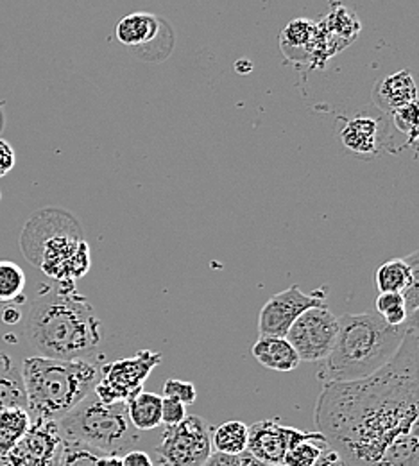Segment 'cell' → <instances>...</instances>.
Segmentation results:
<instances>
[{"label": "cell", "mask_w": 419, "mask_h": 466, "mask_svg": "<svg viewBox=\"0 0 419 466\" xmlns=\"http://www.w3.org/2000/svg\"><path fill=\"white\" fill-rule=\"evenodd\" d=\"M314 421L344 466H419V334L354 382H326Z\"/></svg>", "instance_id": "cell-1"}, {"label": "cell", "mask_w": 419, "mask_h": 466, "mask_svg": "<svg viewBox=\"0 0 419 466\" xmlns=\"http://www.w3.org/2000/svg\"><path fill=\"white\" fill-rule=\"evenodd\" d=\"M25 339L38 355L53 359H99L101 319L75 282L40 284L27 319Z\"/></svg>", "instance_id": "cell-2"}, {"label": "cell", "mask_w": 419, "mask_h": 466, "mask_svg": "<svg viewBox=\"0 0 419 466\" xmlns=\"http://www.w3.org/2000/svg\"><path fill=\"white\" fill-rule=\"evenodd\" d=\"M407 334L405 325H389L376 310L344 314L330 355L317 371L321 382H354L384 368Z\"/></svg>", "instance_id": "cell-3"}, {"label": "cell", "mask_w": 419, "mask_h": 466, "mask_svg": "<svg viewBox=\"0 0 419 466\" xmlns=\"http://www.w3.org/2000/svg\"><path fill=\"white\" fill-rule=\"evenodd\" d=\"M24 257L55 282H75L92 266L90 246L79 219L58 207L29 216L20 235Z\"/></svg>", "instance_id": "cell-4"}, {"label": "cell", "mask_w": 419, "mask_h": 466, "mask_svg": "<svg viewBox=\"0 0 419 466\" xmlns=\"http://www.w3.org/2000/svg\"><path fill=\"white\" fill-rule=\"evenodd\" d=\"M99 359H53L27 357L22 377L27 393V409L36 418H61L86 399L101 379Z\"/></svg>", "instance_id": "cell-5"}, {"label": "cell", "mask_w": 419, "mask_h": 466, "mask_svg": "<svg viewBox=\"0 0 419 466\" xmlns=\"http://www.w3.org/2000/svg\"><path fill=\"white\" fill-rule=\"evenodd\" d=\"M65 443L86 447L103 456H124L140 440L129 420L127 402L106 404L92 391L60 421Z\"/></svg>", "instance_id": "cell-6"}, {"label": "cell", "mask_w": 419, "mask_h": 466, "mask_svg": "<svg viewBox=\"0 0 419 466\" xmlns=\"http://www.w3.org/2000/svg\"><path fill=\"white\" fill-rule=\"evenodd\" d=\"M160 466H201L214 452L212 427L195 414L169 425L155 449Z\"/></svg>", "instance_id": "cell-7"}, {"label": "cell", "mask_w": 419, "mask_h": 466, "mask_svg": "<svg viewBox=\"0 0 419 466\" xmlns=\"http://www.w3.org/2000/svg\"><path fill=\"white\" fill-rule=\"evenodd\" d=\"M164 357L153 350H140L133 357L117 359L101 366V379L94 388L97 399L106 404L127 402L144 390L151 371L162 364Z\"/></svg>", "instance_id": "cell-8"}, {"label": "cell", "mask_w": 419, "mask_h": 466, "mask_svg": "<svg viewBox=\"0 0 419 466\" xmlns=\"http://www.w3.org/2000/svg\"><path fill=\"white\" fill-rule=\"evenodd\" d=\"M339 318L328 307H312L291 325L285 339L298 351L304 362H323L335 345Z\"/></svg>", "instance_id": "cell-9"}, {"label": "cell", "mask_w": 419, "mask_h": 466, "mask_svg": "<svg viewBox=\"0 0 419 466\" xmlns=\"http://www.w3.org/2000/svg\"><path fill=\"white\" fill-rule=\"evenodd\" d=\"M63 449L60 423L36 418L18 443L0 456V466H60Z\"/></svg>", "instance_id": "cell-10"}, {"label": "cell", "mask_w": 419, "mask_h": 466, "mask_svg": "<svg viewBox=\"0 0 419 466\" xmlns=\"http://www.w3.org/2000/svg\"><path fill=\"white\" fill-rule=\"evenodd\" d=\"M312 307H326L324 289L306 294L301 291L300 286H291L271 296L258 314V334L285 338L291 325Z\"/></svg>", "instance_id": "cell-11"}, {"label": "cell", "mask_w": 419, "mask_h": 466, "mask_svg": "<svg viewBox=\"0 0 419 466\" xmlns=\"http://www.w3.org/2000/svg\"><path fill=\"white\" fill-rule=\"evenodd\" d=\"M303 431L282 425L278 420H262L249 427L247 452L269 465H284V458Z\"/></svg>", "instance_id": "cell-12"}, {"label": "cell", "mask_w": 419, "mask_h": 466, "mask_svg": "<svg viewBox=\"0 0 419 466\" xmlns=\"http://www.w3.org/2000/svg\"><path fill=\"white\" fill-rule=\"evenodd\" d=\"M416 99L418 86L409 70H400L384 77L374 90V103L387 112H394Z\"/></svg>", "instance_id": "cell-13"}, {"label": "cell", "mask_w": 419, "mask_h": 466, "mask_svg": "<svg viewBox=\"0 0 419 466\" xmlns=\"http://www.w3.org/2000/svg\"><path fill=\"white\" fill-rule=\"evenodd\" d=\"M253 357L265 368L280 373L294 371L301 359L294 347L280 336H260L253 345Z\"/></svg>", "instance_id": "cell-14"}, {"label": "cell", "mask_w": 419, "mask_h": 466, "mask_svg": "<svg viewBox=\"0 0 419 466\" xmlns=\"http://www.w3.org/2000/svg\"><path fill=\"white\" fill-rule=\"evenodd\" d=\"M343 144L359 157H373L380 146V120L374 116H357L341 131Z\"/></svg>", "instance_id": "cell-15"}, {"label": "cell", "mask_w": 419, "mask_h": 466, "mask_svg": "<svg viewBox=\"0 0 419 466\" xmlns=\"http://www.w3.org/2000/svg\"><path fill=\"white\" fill-rule=\"evenodd\" d=\"M160 25L162 20L156 15L131 13L117 24L115 36L125 47H142L158 36Z\"/></svg>", "instance_id": "cell-16"}, {"label": "cell", "mask_w": 419, "mask_h": 466, "mask_svg": "<svg viewBox=\"0 0 419 466\" xmlns=\"http://www.w3.org/2000/svg\"><path fill=\"white\" fill-rule=\"evenodd\" d=\"M9 408H27V393L22 370L0 351V410Z\"/></svg>", "instance_id": "cell-17"}, {"label": "cell", "mask_w": 419, "mask_h": 466, "mask_svg": "<svg viewBox=\"0 0 419 466\" xmlns=\"http://www.w3.org/2000/svg\"><path fill=\"white\" fill-rule=\"evenodd\" d=\"M162 399L156 393L140 391L127 400L129 420L138 431H153L162 425Z\"/></svg>", "instance_id": "cell-18"}, {"label": "cell", "mask_w": 419, "mask_h": 466, "mask_svg": "<svg viewBox=\"0 0 419 466\" xmlns=\"http://www.w3.org/2000/svg\"><path fill=\"white\" fill-rule=\"evenodd\" d=\"M328 447L330 443L321 431L303 432L287 451L284 466H312Z\"/></svg>", "instance_id": "cell-19"}, {"label": "cell", "mask_w": 419, "mask_h": 466, "mask_svg": "<svg viewBox=\"0 0 419 466\" xmlns=\"http://www.w3.org/2000/svg\"><path fill=\"white\" fill-rule=\"evenodd\" d=\"M31 412L27 408L0 410V456H4L31 427Z\"/></svg>", "instance_id": "cell-20"}, {"label": "cell", "mask_w": 419, "mask_h": 466, "mask_svg": "<svg viewBox=\"0 0 419 466\" xmlns=\"http://www.w3.org/2000/svg\"><path fill=\"white\" fill-rule=\"evenodd\" d=\"M247 436H249V427L245 423L237 420L226 421L212 429V447L223 454L240 456L247 449Z\"/></svg>", "instance_id": "cell-21"}, {"label": "cell", "mask_w": 419, "mask_h": 466, "mask_svg": "<svg viewBox=\"0 0 419 466\" xmlns=\"http://www.w3.org/2000/svg\"><path fill=\"white\" fill-rule=\"evenodd\" d=\"M27 277L24 269L11 260H0V305L24 303Z\"/></svg>", "instance_id": "cell-22"}, {"label": "cell", "mask_w": 419, "mask_h": 466, "mask_svg": "<svg viewBox=\"0 0 419 466\" xmlns=\"http://www.w3.org/2000/svg\"><path fill=\"white\" fill-rule=\"evenodd\" d=\"M411 282V269L404 258L384 262L374 271V286L380 292H404Z\"/></svg>", "instance_id": "cell-23"}, {"label": "cell", "mask_w": 419, "mask_h": 466, "mask_svg": "<svg viewBox=\"0 0 419 466\" xmlns=\"http://www.w3.org/2000/svg\"><path fill=\"white\" fill-rule=\"evenodd\" d=\"M317 36H319L317 24H314L312 20H306V18L293 20L282 33V49L291 47V49H298L303 53L304 51L314 53Z\"/></svg>", "instance_id": "cell-24"}, {"label": "cell", "mask_w": 419, "mask_h": 466, "mask_svg": "<svg viewBox=\"0 0 419 466\" xmlns=\"http://www.w3.org/2000/svg\"><path fill=\"white\" fill-rule=\"evenodd\" d=\"M101 458L103 454L94 452L86 447L65 443L60 466H101Z\"/></svg>", "instance_id": "cell-25"}, {"label": "cell", "mask_w": 419, "mask_h": 466, "mask_svg": "<svg viewBox=\"0 0 419 466\" xmlns=\"http://www.w3.org/2000/svg\"><path fill=\"white\" fill-rule=\"evenodd\" d=\"M411 269V282L407 286V289L402 292L404 298H405V307H407V312L414 310L419 305V249L407 255L404 258Z\"/></svg>", "instance_id": "cell-26"}, {"label": "cell", "mask_w": 419, "mask_h": 466, "mask_svg": "<svg viewBox=\"0 0 419 466\" xmlns=\"http://www.w3.org/2000/svg\"><path fill=\"white\" fill-rule=\"evenodd\" d=\"M164 397L176 399V400H180L181 404L190 406V404L195 402L197 391H195V386H194L192 382L169 379V380L164 384Z\"/></svg>", "instance_id": "cell-27"}, {"label": "cell", "mask_w": 419, "mask_h": 466, "mask_svg": "<svg viewBox=\"0 0 419 466\" xmlns=\"http://www.w3.org/2000/svg\"><path fill=\"white\" fill-rule=\"evenodd\" d=\"M394 114V124L400 127V131L404 133H413L419 124V101H413L398 110L393 112Z\"/></svg>", "instance_id": "cell-28"}, {"label": "cell", "mask_w": 419, "mask_h": 466, "mask_svg": "<svg viewBox=\"0 0 419 466\" xmlns=\"http://www.w3.org/2000/svg\"><path fill=\"white\" fill-rule=\"evenodd\" d=\"M185 416H186V409L180 400L169 399V397L162 399V423H165L167 427L178 425L181 420H185Z\"/></svg>", "instance_id": "cell-29"}, {"label": "cell", "mask_w": 419, "mask_h": 466, "mask_svg": "<svg viewBox=\"0 0 419 466\" xmlns=\"http://www.w3.org/2000/svg\"><path fill=\"white\" fill-rule=\"evenodd\" d=\"M400 305H405V298L402 292H380L374 299V310L384 316L391 309H396Z\"/></svg>", "instance_id": "cell-30"}, {"label": "cell", "mask_w": 419, "mask_h": 466, "mask_svg": "<svg viewBox=\"0 0 419 466\" xmlns=\"http://www.w3.org/2000/svg\"><path fill=\"white\" fill-rule=\"evenodd\" d=\"M15 164H16V157H15L13 146L7 140L0 138V177L11 173Z\"/></svg>", "instance_id": "cell-31"}, {"label": "cell", "mask_w": 419, "mask_h": 466, "mask_svg": "<svg viewBox=\"0 0 419 466\" xmlns=\"http://www.w3.org/2000/svg\"><path fill=\"white\" fill-rule=\"evenodd\" d=\"M201 466H240V456H230L215 451Z\"/></svg>", "instance_id": "cell-32"}, {"label": "cell", "mask_w": 419, "mask_h": 466, "mask_svg": "<svg viewBox=\"0 0 419 466\" xmlns=\"http://www.w3.org/2000/svg\"><path fill=\"white\" fill-rule=\"evenodd\" d=\"M122 460H124V466H155L149 454L142 451H129L127 454L122 456Z\"/></svg>", "instance_id": "cell-33"}, {"label": "cell", "mask_w": 419, "mask_h": 466, "mask_svg": "<svg viewBox=\"0 0 419 466\" xmlns=\"http://www.w3.org/2000/svg\"><path fill=\"white\" fill-rule=\"evenodd\" d=\"M312 466H344L343 458L337 454V451H334L332 447H328L323 456Z\"/></svg>", "instance_id": "cell-34"}, {"label": "cell", "mask_w": 419, "mask_h": 466, "mask_svg": "<svg viewBox=\"0 0 419 466\" xmlns=\"http://www.w3.org/2000/svg\"><path fill=\"white\" fill-rule=\"evenodd\" d=\"M0 312H2V321L5 325H16L22 319V312L16 307H13V305L2 309Z\"/></svg>", "instance_id": "cell-35"}, {"label": "cell", "mask_w": 419, "mask_h": 466, "mask_svg": "<svg viewBox=\"0 0 419 466\" xmlns=\"http://www.w3.org/2000/svg\"><path fill=\"white\" fill-rule=\"evenodd\" d=\"M405 329L411 330V332H414V334H419V305L414 310H411V312L407 314Z\"/></svg>", "instance_id": "cell-36"}, {"label": "cell", "mask_w": 419, "mask_h": 466, "mask_svg": "<svg viewBox=\"0 0 419 466\" xmlns=\"http://www.w3.org/2000/svg\"><path fill=\"white\" fill-rule=\"evenodd\" d=\"M240 466H284V465H269V463H264L256 458H253L247 451L244 454H240Z\"/></svg>", "instance_id": "cell-37"}, {"label": "cell", "mask_w": 419, "mask_h": 466, "mask_svg": "<svg viewBox=\"0 0 419 466\" xmlns=\"http://www.w3.org/2000/svg\"><path fill=\"white\" fill-rule=\"evenodd\" d=\"M101 466H124L122 456H103Z\"/></svg>", "instance_id": "cell-38"}, {"label": "cell", "mask_w": 419, "mask_h": 466, "mask_svg": "<svg viewBox=\"0 0 419 466\" xmlns=\"http://www.w3.org/2000/svg\"><path fill=\"white\" fill-rule=\"evenodd\" d=\"M0 310H2V305H0Z\"/></svg>", "instance_id": "cell-39"}]
</instances>
